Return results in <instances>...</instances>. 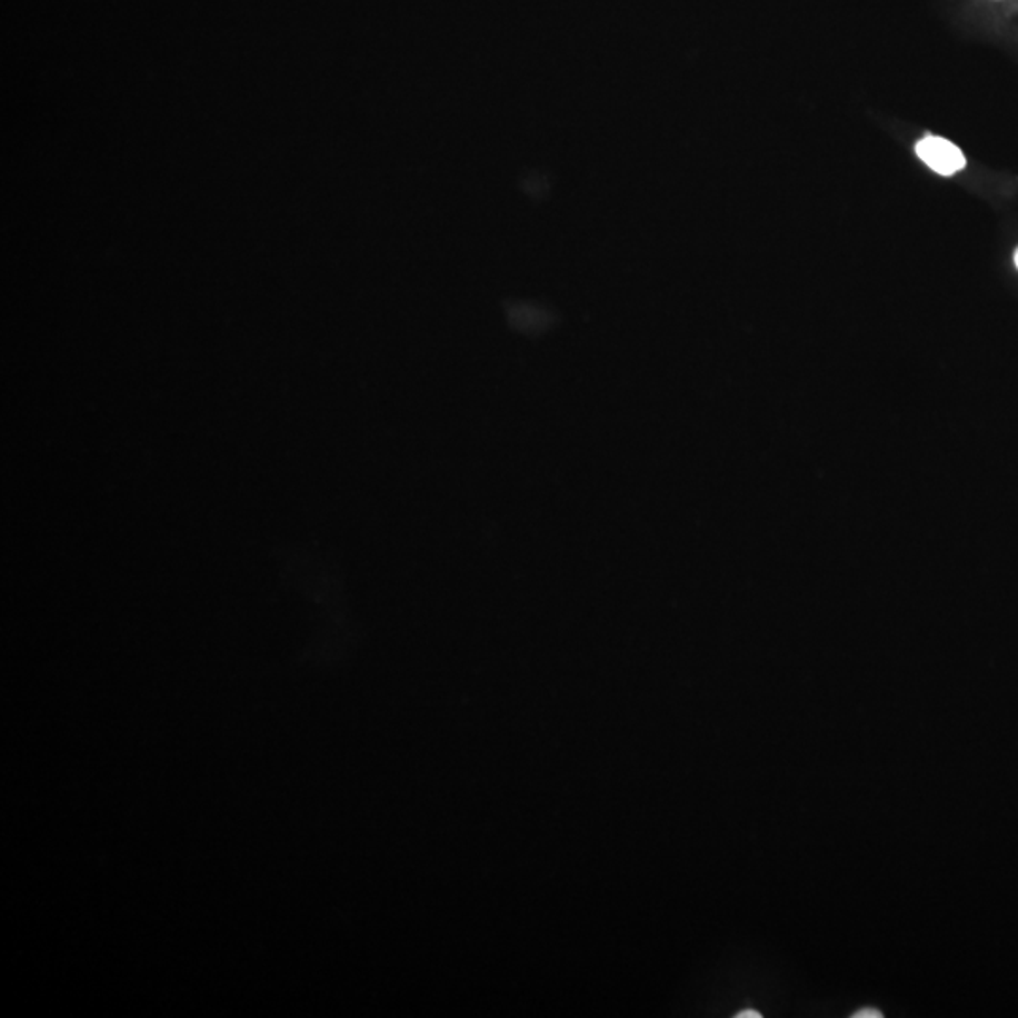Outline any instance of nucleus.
Returning <instances> with one entry per match:
<instances>
[{
	"label": "nucleus",
	"instance_id": "20e7f679",
	"mask_svg": "<svg viewBox=\"0 0 1018 1018\" xmlns=\"http://www.w3.org/2000/svg\"><path fill=\"white\" fill-rule=\"evenodd\" d=\"M1015 265H1017V268H1018V249H1017V253H1015Z\"/></svg>",
	"mask_w": 1018,
	"mask_h": 1018
},
{
	"label": "nucleus",
	"instance_id": "7ed1b4c3",
	"mask_svg": "<svg viewBox=\"0 0 1018 1018\" xmlns=\"http://www.w3.org/2000/svg\"><path fill=\"white\" fill-rule=\"evenodd\" d=\"M738 1017L739 1018H751V1017L760 1018V1012H755V1011L739 1012Z\"/></svg>",
	"mask_w": 1018,
	"mask_h": 1018
},
{
	"label": "nucleus",
	"instance_id": "f257e3e1",
	"mask_svg": "<svg viewBox=\"0 0 1018 1018\" xmlns=\"http://www.w3.org/2000/svg\"><path fill=\"white\" fill-rule=\"evenodd\" d=\"M917 156L939 176H952L966 168V157L955 143L941 137H926L917 143Z\"/></svg>",
	"mask_w": 1018,
	"mask_h": 1018
},
{
	"label": "nucleus",
	"instance_id": "f03ea898",
	"mask_svg": "<svg viewBox=\"0 0 1018 1018\" xmlns=\"http://www.w3.org/2000/svg\"><path fill=\"white\" fill-rule=\"evenodd\" d=\"M881 1012H877L876 1009H866V1011H860L855 1015V1018H881Z\"/></svg>",
	"mask_w": 1018,
	"mask_h": 1018
}]
</instances>
